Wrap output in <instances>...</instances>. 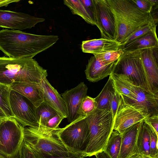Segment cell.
Here are the masks:
<instances>
[{
  "label": "cell",
  "instance_id": "cell-31",
  "mask_svg": "<svg viewBox=\"0 0 158 158\" xmlns=\"http://www.w3.org/2000/svg\"><path fill=\"white\" fill-rule=\"evenodd\" d=\"M144 123L148 129L150 135V156L158 157V134L151 126L146 123Z\"/></svg>",
  "mask_w": 158,
  "mask_h": 158
},
{
  "label": "cell",
  "instance_id": "cell-30",
  "mask_svg": "<svg viewBox=\"0 0 158 158\" xmlns=\"http://www.w3.org/2000/svg\"><path fill=\"white\" fill-rule=\"evenodd\" d=\"M96 109L94 98L87 95L81 103L78 112L79 116H87Z\"/></svg>",
  "mask_w": 158,
  "mask_h": 158
},
{
  "label": "cell",
  "instance_id": "cell-42",
  "mask_svg": "<svg viewBox=\"0 0 158 158\" xmlns=\"http://www.w3.org/2000/svg\"><path fill=\"white\" fill-rule=\"evenodd\" d=\"M15 158H22L20 149Z\"/></svg>",
  "mask_w": 158,
  "mask_h": 158
},
{
  "label": "cell",
  "instance_id": "cell-27",
  "mask_svg": "<svg viewBox=\"0 0 158 158\" xmlns=\"http://www.w3.org/2000/svg\"><path fill=\"white\" fill-rule=\"evenodd\" d=\"M11 90L9 86L0 83V107L8 118L14 117L9 103Z\"/></svg>",
  "mask_w": 158,
  "mask_h": 158
},
{
  "label": "cell",
  "instance_id": "cell-33",
  "mask_svg": "<svg viewBox=\"0 0 158 158\" xmlns=\"http://www.w3.org/2000/svg\"><path fill=\"white\" fill-rule=\"evenodd\" d=\"M64 116L58 114L51 118L44 127H41L49 130H54L59 128V125L62 120L65 118Z\"/></svg>",
  "mask_w": 158,
  "mask_h": 158
},
{
  "label": "cell",
  "instance_id": "cell-20",
  "mask_svg": "<svg viewBox=\"0 0 158 158\" xmlns=\"http://www.w3.org/2000/svg\"><path fill=\"white\" fill-rule=\"evenodd\" d=\"M121 47L120 43L116 40L102 38L83 41L81 45L83 52L93 54L117 50L121 49Z\"/></svg>",
  "mask_w": 158,
  "mask_h": 158
},
{
  "label": "cell",
  "instance_id": "cell-5",
  "mask_svg": "<svg viewBox=\"0 0 158 158\" xmlns=\"http://www.w3.org/2000/svg\"><path fill=\"white\" fill-rule=\"evenodd\" d=\"M59 128L49 130L39 126L23 127V140L33 151L51 155L68 156L72 152L59 138L57 133Z\"/></svg>",
  "mask_w": 158,
  "mask_h": 158
},
{
  "label": "cell",
  "instance_id": "cell-37",
  "mask_svg": "<svg viewBox=\"0 0 158 158\" xmlns=\"http://www.w3.org/2000/svg\"><path fill=\"white\" fill-rule=\"evenodd\" d=\"M143 121L151 126L158 134V114L147 117Z\"/></svg>",
  "mask_w": 158,
  "mask_h": 158
},
{
  "label": "cell",
  "instance_id": "cell-29",
  "mask_svg": "<svg viewBox=\"0 0 158 158\" xmlns=\"http://www.w3.org/2000/svg\"><path fill=\"white\" fill-rule=\"evenodd\" d=\"M124 53L122 49H120L117 50L93 55L103 63L108 64L115 62Z\"/></svg>",
  "mask_w": 158,
  "mask_h": 158
},
{
  "label": "cell",
  "instance_id": "cell-9",
  "mask_svg": "<svg viewBox=\"0 0 158 158\" xmlns=\"http://www.w3.org/2000/svg\"><path fill=\"white\" fill-rule=\"evenodd\" d=\"M124 77L127 81L130 93L127 96L119 94L124 102L139 111L146 117L158 114V96L134 85Z\"/></svg>",
  "mask_w": 158,
  "mask_h": 158
},
{
  "label": "cell",
  "instance_id": "cell-35",
  "mask_svg": "<svg viewBox=\"0 0 158 158\" xmlns=\"http://www.w3.org/2000/svg\"><path fill=\"white\" fill-rule=\"evenodd\" d=\"M120 100V95L116 91L112 97L110 104V110L114 120L116 114Z\"/></svg>",
  "mask_w": 158,
  "mask_h": 158
},
{
  "label": "cell",
  "instance_id": "cell-3",
  "mask_svg": "<svg viewBox=\"0 0 158 158\" xmlns=\"http://www.w3.org/2000/svg\"><path fill=\"white\" fill-rule=\"evenodd\" d=\"M113 13L116 26V41L121 44L139 27L156 23L151 13L144 12L132 0H106Z\"/></svg>",
  "mask_w": 158,
  "mask_h": 158
},
{
  "label": "cell",
  "instance_id": "cell-2",
  "mask_svg": "<svg viewBox=\"0 0 158 158\" xmlns=\"http://www.w3.org/2000/svg\"><path fill=\"white\" fill-rule=\"evenodd\" d=\"M48 76L47 70L33 58L0 57V83H22L39 85Z\"/></svg>",
  "mask_w": 158,
  "mask_h": 158
},
{
  "label": "cell",
  "instance_id": "cell-34",
  "mask_svg": "<svg viewBox=\"0 0 158 158\" xmlns=\"http://www.w3.org/2000/svg\"><path fill=\"white\" fill-rule=\"evenodd\" d=\"M33 152L37 158H84L85 157L82 154L71 153L68 156H60L48 155L36 152L33 151Z\"/></svg>",
  "mask_w": 158,
  "mask_h": 158
},
{
  "label": "cell",
  "instance_id": "cell-41",
  "mask_svg": "<svg viewBox=\"0 0 158 158\" xmlns=\"http://www.w3.org/2000/svg\"><path fill=\"white\" fill-rule=\"evenodd\" d=\"M143 156L139 153L135 154L129 158H143Z\"/></svg>",
  "mask_w": 158,
  "mask_h": 158
},
{
  "label": "cell",
  "instance_id": "cell-13",
  "mask_svg": "<svg viewBox=\"0 0 158 158\" xmlns=\"http://www.w3.org/2000/svg\"><path fill=\"white\" fill-rule=\"evenodd\" d=\"M88 88L83 82L75 87L67 90L61 94L67 110L68 121L70 123L79 116V111L84 99L87 95Z\"/></svg>",
  "mask_w": 158,
  "mask_h": 158
},
{
  "label": "cell",
  "instance_id": "cell-11",
  "mask_svg": "<svg viewBox=\"0 0 158 158\" xmlns=\"http://www.w3.org/2000/svg\"><path fill=\"white\" fill-rule=\"evenodd\" d=\"M96 25L101 38L116 40V26L114 16L106 0H94Z\"/></svg>",
  "mask_w": 158,
  "mask_h": 158
},
{
  "label": "cell",
  "instance_id": "cell-44",
  "mask_svg": "<svg viewBox=\"0 0 158 158\" xmlns=\"http://www.w3.org/2000/svg\"><path fill=\"white\" fill-rule=\"evenodd\" d=\"M143 158H158V157H145L143 156Z\"/></svg>",
  "mask_w": 158,
  "mask_h": 158
},
{
  "label": "cell",
  "instance_id": "cell-23",
  "mask_svg": "<svg viewBox=\"0 0 158 158\" xmlns=\"http://www.w3.org/2000/svg\"><path fill=\"white\" fill-rule=\"evenodd\" d=\"M115 91L113 81L110 76L100 93L94 98L96 109L110 110L111 101Z\"/></svg>",
  "mask_w": 158,
  "mask_h": 158
},
{
  "label": "cell",
  "instance_id": "cell-10",
  "mask_svg": "<svg viewBox=\"0 0 158 158\" xmlns=\"http://www.w3.org/2000/svg\"><path fill=\"white\" fill-rule=\"evenodd\" d=\"M9 100L14 118L23 127L39 126L36 107L29 100L12 90L10 92Z\"/></svg>",
  "mask_w": 158,
  "mask_h": 158
},
{
  "label": "cell",
  "instance_id": "cell-1",
  "mask_svg": "<svg viewBox=\"0 0 158 158\" xmlns=\"http://www.w3.org/2000/svg\"><path fill=\"white\" fill-rule=\"evenodd\" d=\"M56 35H38L20 31H0V50L9 57L33 58L56 43Z\"/></svg>",
  "mask_w": 158,
  "mask_h": 158
},
{
  "label": "cell",
  "instance_id": "cell-4",
  "mask_svg": "<svg viewBox=\"0 0 158 158\" xmlns=\"http://www.w3.org/2000/svg\"><path fill=\"white\" fill-rule=\"evenodd\" d=\"M89 141L84 156L90 157L103 151L112 132L114 119L110 110L96 109L87 117Z\"/></svg>",
  "mask_w": 158,
  "mask_h": 158
},
{
  "label": "cell",
  "instance_id": "cell-15",
  "mask_svg": "<svg viewBox=\"0 0 158 158\" xmlns=\"http://www.w3.org/2000/svg\"><path fill=\"white\" fill-rule=\"evenodd\" d=\"M155 48L142 50L141 56L151 91L158 96V60Z\"/></svg>",
  "mask_w": 158,
  "mask_h": 158
},
{
  "label": "cell",
  "instance_id": "cell-45",
  "mask_svg": "<svg viewBox=\"0 0 158 158\" xmlns=\"http://www.w3.org/2000/svg\"><path fill=\"white\" fill-rule=\"evenodd\" d=\"M4 119V118H0V123H1V122Z\"/></svg>",
  "mask_w": 158,
  "mask_h": 158
},
{
  "label": "cell",
  "instance_id": "cell-36",
  "mask_svg": "<svg viewBox=\"0 0 158 158\" xmlns=\"http://www.w3.org/2000/svg\"><path fill=\"white\" fill-rule=\"evenodd\" d=\"M20 150L22 158H37L33 150L24 140Z\"/></svg>",
  "mask_w": 158,
  "mask_h": 158
},
{
  "label": "cell",
  "instance_id": "cell-6",
  "mask_svg": "<svg viewBox=\"0 0 158 158\" xmlns=\"http://www.w3.org/2000/svg\"><path fill=\"white\" fill-rule=\"evenodd\" d=\"M141 51L124 52L115 62L111 73L123 76L134 85L152 92L143 63Z\"/></svg>",
  "mask_w": 158,
  "mask_h": 158
},
{
  "label": "cell",
  "instance_id": "cell-24",
  "mask_svg": "<svg viewBox=\"0 0 158 158\" xmlns=\"http://www.w3.org/2000/svg\"><path fill=\"white\" fill-rule=\"evenodd\" d=\"M136 146L138 153L144 157H150V135L143 121L140 122L139 126Z\"/></svg>",
  "mask_w": 158,
  "mask_h": 158
},
{
  "label": "cell",
  "instance_id": "cell-43",
  "mask_svg": "<svg viewBox=\"0 0 158 158\" xmlns=\"http://www.w3.org/2000/svg\"><path fill=\"white\" fill-rule=\"evenodd\" d=\"M0 158H7V157L0 153Z\"/></svg>",
  "mask_w": 158,
  "mask_h": 158
},
{
  "label": "cell",
  "instance_id": "cell-19",
  "mask_svg": "<svg viewBox=\"0 0 158 158\" xmlns=\"http://www.w3.org/2000/svg\"><path fill=\"white\" fill-rule=\"evenodd\" d=\"M140 122L130 127L122 134L121 146L118 158H129L138 153L136 144Z\"/></svg>",
  "mask_w": 158,
  "mask_h": 158
},
{
  "label": "cell",
  "instance_id": "cell-12",
  "mask_svg": "<svg viewBox=\"0 0 158 158\" xmlns=\"http://www.w3.org/2000/svg\"><path fill=\"white\" fill-rule=\"evenodd\" d=\"M44 19L26 13L0 10V27L20 31L34 27Z\"/></svg>",
  "mask_w": 158,
  "mask_h": 158
},
{
  "label": "cell",
  "instance_id": "cell-40",
  "mask_svg": "<svg viewBox=\"0 0 158 158\" xmlns=\"http://www.w3.org/2000/svg\"><path fill=\"white\" fill-rule=\"evenodd\" d=\"M0 118L6 119L8 118L6 115L4 111L0 107Z\"/></svg>",
  "mask_w": 158,
  "mask_h": 158
},
{
  "label": "cell",
  "instance_id": "cell-17",
  "mask_svg": "<svg viewBox=\"0 0 158 158\" xmlns=\"http://www.w3.org/2000/svg\"><path fill=\"white\" fill-rule=\"evenodd\" d=\"M64 3L73 14L80 16L89 24L96 25L94 0H65Z\"/></svg>",
  "mask_w": 158,
  "mask_h": 158
},
{
  "label": "cell",
  "instance_id": "cell-28",
  "mask_svg": "<svg viewBox=\"0 0 158 158\" xmlns=\"http://www.w3.org/2000/svg\"><path fill=\"white\" fill-rule=\"evenodd\" d=\"M156 23L150 24L140 26L131 33L121 44L122 47L147 33L156 31Z\"/></svg>",
  "mask_w": 158,
  "mask_h": 158
},
{
  "label": "cell",
  "instance_id": "cell-39",
  "mask_svg": "<svg viewBox=\"0 0 158 158\" xmlns=\"http://www.w3.org/2000/svg\"><path fill=\"white\" fill-rule=\"evenodd\" d=\"M96 158H111L106 152L104 151L99 152L95 155Z\"/></svg>",
  "mask_w": 158,
  "mask_h": 158
},
{
  "label": "cell",
  "instance_id": "cell-38",
  "mask_svg": "<svg viewBox=\"0 0 158 158\" xmlns=\"http://www.w3.org/2000/svg\"><path fill=\"white\" fill-rule=\"evenodd\" d=\"M20 0H0V7L7 6L10 3L13 2H17Z\"/></svg>",
  "mask_w": 158,
  "mask_h": 158
},
{
  "label": "cell",
  "instance_id": "cell-22",
  "mask_svg": "<svg viewBox=\"0 0 158 158\" xmlns=\"http://www.w3.org/2000/svg\"><path fill=\"white\" fill-rule=\"evenodd\" d=\"M158 47L156 31H152L141 36L121 47L124 52Z\"/></svg>",
  "mask_w": 158,
  "mask_h": 158
},
{
  "label": "cell",
  "instance_id": "cell-18",
  "mask_svg": "<svg viewBox=\"0 0 158 158\" xmlns=\"http://www.w3.org/2000/svg\"><path fill=\"white\" fill-rule=\"evenodd\" d=\"M114 63L106 64L95 56H91L88 60L85 71L86 79L90 82H94L110 76Z\"/></svg>",
  "mask_w": 158,
  "mask_h": 158
},
{
  "label": "cell",
  "instance_id": "cell-16",
  "mask_svg": "<svg viewBox=\"0 0 158 158\" xmlns=\"http://www.w3.org/2000/svg\"><path fill=\"white\" fill-rule=\"evenodd\" d=\"M39 86L42 92L44 102L58 113L67 117L65 102L61 95L49 82L46 77L44 78Z\"/></svg>",
  "mask_w": 158,
  "mask_h": 158
},
{
  "label": "cell",
  "instance_id": "cell-26",
  "mask_svg": "<svg viewBox=\"0 0 158 158\" xmlns=\"http://www.w3.org/2000/svg\"><path fill=\"white\" fill-rule=\"evenodd\" d=\"M36 113L40 127H44L51 118L59 114L44 101L36 108Z\"/></svg>",
  "mask_w": 158,
  "mask_h": 158
},
{
  "label": "cell",
  "instance_id": "cell-7",
  "mask_svg": "<svg viewBox=\"0 0 158 158\" xmlns=\"http://www.w3.org/2000/svg\"><path fill=\"white\" fill-rule=\"evenodd\" d=\"M87 117L80 116L58 130L59 138L71 152L84 155L86 151L90 139Z\"/></svg>",
  "mask_w": 158,
  "mask_h": 158
},
{
  "label": "cell",
  "instance_id": "cell-21",
  "mask_svg": "<svg viewBox=\"0 0 158 158\" xmlns=\"http://www.w3.org/2000/svg\"><path fill=\"white\" fill-rule=\"evenodd\" d=\"M39 85L19 83L9 86L11 90L27 98L37 108L44 101L43 93Z\"/></svg>",
  "mask_w": 158,
  "mask_h": 158
},
{
  "label": "cell",
  "instance_id": "cell-25",
  "mask_svg": "<svg viewBox=\"0 0 158 158\" xmlns=\"http://www.w3.org/2000/svg\"><path fill=\"white\" fill-rule=\"evenodd\" d=\"M122 134L113 130L109 138L103 151L111 158H118L121 146Z\"/></svg>",
  "mask_w": 158,
  "mask_h": 158
},
{
  "label": "cell",
  "instance_id": "cell-8",
  "mask_svg": "<svg viewBox=\"0 0 158 158\" xmlns=\"http://www.w3.org/2000/svg\"><path fill=\"white\" fill-rule=\"evenodd\" d=\"M23 127L14 118L0 123V153L7 158H15L23 141Z\"/></svg>",
  "mask_w": 158,
  "mask_h": 158
},
{
  "label": "cell",
  "instance_id": "cell-14",
  "mask_svg": "<svg viewBox=\"0 0 158 158\" xmlns=\"http://www.w3.org/2000/svg\"><path fill=\"white\" fill-rule=\"evenodd\" d=\"M146 117L139 111L125 103L120 96L119 104L114 120L113 130L122 134L128 128L143 121Z\"/></svg>",
  "mask_w": 158,
  "mask_h": 158
},
{
  "label": "cell",
  "instance_id": "cell-32",
  "mask_svg": "<svg viewBox=\"0 0 158 158\" xmlns=\"http://www.w3.org/2000/svg\"><path fill=\"white\" fill-rule=\"evenodd\" d=\"M139 8L147 13H151L153 7L157 5V0H132Z\"/></svg>",
  "mask_w": 158,
  "mask_h": 158
}]
</instances>
